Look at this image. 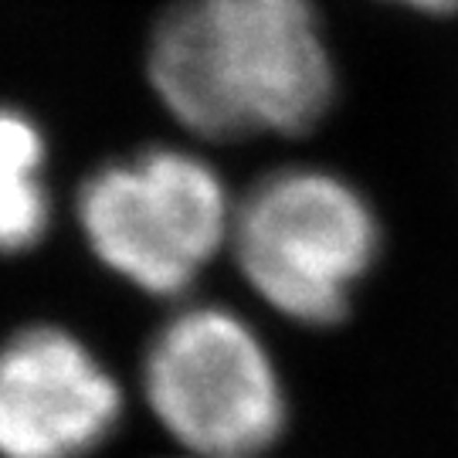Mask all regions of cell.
<instances>
[{"mask_svg":"<svg viewBox=\"0 0 458 458\" xmlns=\"http://www.w3.org/2000/svg\"><path fill=\"white\" fill-rule=\"evenodd\" d=\"M147 75L204 140L306 132L336 92L312 0H174L149 34Z\"/></svg>","mask_w":458,"mask_h":458,"instance_id":"6da1fadb","label":"cell"},{"mask_svg":"<svg viewBox=\"0 0 458 458\" xmlns=\"http://www.w3.org/2000/svg\"><path fill=\"white\" fill-rule=\"evenodd\" d=\"M140 404L174 452L265 458L289 435L293 397L262 329L221 302L166 316L140 357Z\"/></svg>","mask_w":458,"mask_h":458,"instance_id":"7a4b0ae2","label":"cell"},{"mask_svg":"<svg viewBox=\"0 0 458 458\" xmlns=\"http://www.w3.org/2000/svg\"><path fill=\"white\" fill-rule=\"evenodd\" d=\"M228 248L248 289L295 327L344 323L380 255L370 200L323 166H282L234 204Z\"/></svg>","mask_w":458,"mask_h":458,"instance_id":"3957f363","label":"cell"},{"mask_svg":"<svg viewBox=\"0 0 458 458\" xmlns=\"http://www.w3.org/2000/svg\"><path fill=\"white\" fill-rule=\"evenodd\" d=\"M75 214L106 272L153 299H183L228 248L234 200L204 157L149 147L92 170Z\"/></svg>","mask_w":458,"mask_h":458,"instance_id":"277c9868","label":"cell"},{"mask_svg":"<svg viewBox=\"0 0 458 458\" xmlns=\"http://www.w3.org/2000/svg\"><path fill=\"white\" fill-rule=\"evenodd\" d=\"M126 408L123 377L82 333L28 323L0 340V458H96Z\"/></svg>","mask_w":458,"mask_h":458,"instance_id":"5b68a950","label":"cell"},{"mask_svg":"<svg viewBox=\"0 0 458 458\" xmlns=\"http://www.w3.org/2000/svg\"><path fill=\"white\" fill-rule=\"evenodd\" d=\"M45 132L28 113L0 106V255L41 245L51 228V191L45 181Z\"/></svg>","mask_w":458,"mask_h":458,"instance_id":"8992f818","label":"cell"},{"mask_svg":"<svg viewBox=\"0 0 458 458\" xmlns=\"http://www.w3.org/2000/svg\"><path fill=\"white\" fill-rule=\"evenodd\" d=\"M394 4L414 7V11H421V14H448V11L458 7V0H394Z\"/></svg>","mask_w":458,"mask_h":458,"instance_id":"52a82bcc","label":"cell"},{"mask_svg":"<svg viewBox=\"0 0 458 458\" xmlns=\"http://www.w3.org/2000/svg\"><path fill=\"white\" fill-rule=\"evenodd\" d=\"M164 458H242V455H187V452H170Z\"/></svg>","mask_w":458,"mask_h":458,"instance_id":"ba28073f","label":"cell"}]
</instances>
